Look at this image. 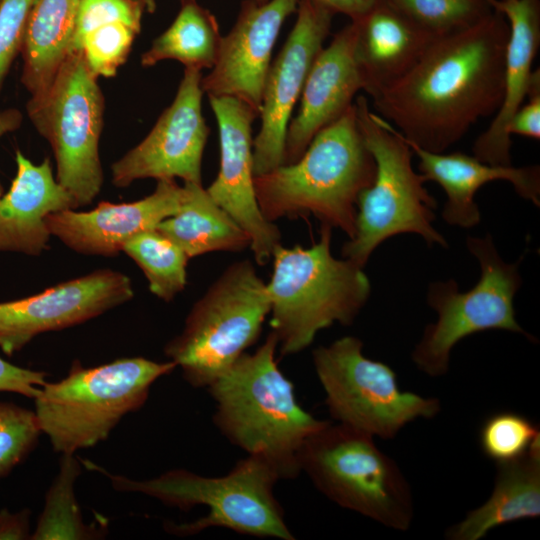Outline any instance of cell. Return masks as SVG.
Masks as SVG:
<instances>
[{"mask_svg":"<svg viewBox=\"0 0 540 540\" xmlns=\"http://www.w3.org/2000/svg\"><path fill=\"white\" fill-rule=\"evenodd\" d=\"M254 1L257 2L258 4H263L267 2L268 0H254Z\"/></svg>","mask_w":540,"mask_h":540,"instance_id":"b9f144b4","label":"cell"},{"mask_svg":"<svg viewBox=\"0 0 540 540\" xmlns=\"http://www.w3.org/2000/svg\"><path fill=\"white\" fill-rule=\"evenodd\" d=\"M180 210L157 230L188 258L210 252H239L251 245L249 234L208 194L202 184L184 182Z\"/></svg>","mask_w":540,"mask_h":540,"instance_id":"d4e9b609","label":"cell"},{"mask_svg":"<svg viewBox=\"0 0 540 540\" xmlns=\"http://www.w3.org/2000/svg\"><path fill=\"white\" fill-rule=\"evenodd\" d=\"M97 79L82 51H71L47 91L26 104L30 121L53 150L56 180L72 197L74 209L90 204L103 184L104 96Z\"/></svg>","mask_w":540,"mask_h":540,"instance_id":"30bf717a","label":"cell"},{"mask_svg":"<svg viewBox=\"0 0 540 540\" xmlns=\"http://www.w3.org/2000/svg\"><path fill=\"white\" fill-rule=\"evenodd\" d=\"M352 22L355 60L371 97L404 76L437 39L386 0Z\"/></svg>","mask_w":540,"mask_h":540,"instance_id":"603a6c76","label":"cell"},{"mask_svg":"<svg viewBox=\"0 0 540 540\" xmlns=\"http://www.w3.org/2000/svg\"><path fill=\"white\" fill-rule=\"evenodd\" d=\"M386 1L436 38L466 29L493 11L487 0Z\"/></svg>","mask_w":540,"mask_h":540,"instance_id":"f546056e","label":"cell"},{"mask_svg":"<svg viewBox=\"0 0 540 540\" xmlns=\"http://www.w3.org/2000/svg\"><path fill=\"white\" fill-rule=\"evenodd\" d=\"M82 463L109 478L118 491L143 493L182 510L197 505L208 508L207 515L195 521L166 522L165 529L171 534L191 536L211 527H222L260 538L295 539L274 495V486L281 479L261 456L247 455L220 477L174 469L140 481L111 474L89 460Z\"/></svg>","mask_w":540,"mask_h":540,"instance_id":"5b68a950","label":"cell"},{"mask_svg":"<svg viewBox=\"0 0 540 540\" xmlns=\"http://www.w3.org/2000/svg\"><path fill=\"white\" fill-rule=\"evenodd\" d=\"M539 439V425L511 411L490 415L479 432V445L483 454L495 463L522 456Z\"/></svg>","mask_w":540,"mask_h":540,"instance_id":"4dcf8cb0","label":"cell"},{"mask_svg":"<svg viewBox=\"0 0 540 540\" xmlns=\"http://www.w3.org/2000/svg\"><path fill=\"white\" fill-rule=\"evenodd\" d=\"M183 3H186V2H190V1H195V0H180Z\"/></svg>","mask_w":540,"mask_h":540,"instance_id":"7bdbcfd3","label":"cell"},{"mask_svg":"<svg viewBox=\"0 0 540 540\" xmlns=\"http://www.w3.org/2000/svg\"><path fill=\"white\" fill-rule=\"evenodd\" d=\"M466 245L480 266L476 285L460 292L457 283L449 279L432 283L427 293V302L438 317L425 327L411 358L430 377L447 373L453 347L472 334L499 329L536 341L515 316L513 300L522 283L519 261L505 262L489 233L482 238L468 236Z\"/></svg>","mask_w":540,"mask_h":540,"instance_id":"8fae6325","label":"cell"},{"mask_svg":"<svg viewBox=\"0 0 540 540\" xmlns=\"http://www.w3.org/2000/svg\"><path fill=\"white\" fill-rule=\"evenodd\" d=\"M143 11L136 0H80L69 52L79 50L88 32L111 22H124L141 31Z\"/></svg>","mask_w":540,"mask_h":540,"instance_id":"836d02e7","label":"cell"},{"mask_svg":"<svg viewBox=\"0 0 540 540\" xmlns=\"http://www.w3.org/2000/svg\"><path fill=\"white\" fill-rule=\"evenodd\" d=\"M375 170L354 103L313 137L298 160L255 176L254 189L268 221L314 216L351 239L358 196L372 184Z\"/></svg>","mask_w":540,"mask_h":540,"instance_id":"3957f363","label":"cell"},{"mask_svg":"<svg viewBox=\"0 0 540 540\" xmlns=\"http://www.w3.org/2000/svg\"><path fill=\"white\" fill-rule=\"evenodd\" d=\"M540 515V439L522 456L496 463L489 499L447 529L449 540H479L490 530Z\"/></svg>","mask_w":540,"mask_h":540,"instance_id":"cb8c5ba5","label":"cell"},{"mask_svg":"<svg viewBox=\"0 0 540 540\" xmlns=\"http://www.w3.org/2000/svg\"><path fill=\"white\" fill-rule=\"evenodd\" d=\"M270 313L267 286L250 260L231 264L191 308L165 355L193 387H208L259 338Z\"/></svg>","mask_w":540,"mask_h":540,"instance_id":"9c48e42d","label":"cell"},{"mask_svg":"<svg viewBox=\"0 0 540 540\" xmlns=\"http://www.w3.org/2000/svg\"><path fill=\"white\" fill-rule=\"evenodd\" d=\"M312 356L325 403L337 423L390 440L407 424L431 419L441 410L438 398L402 391L394 370L367 358L357 337L319 346Z\"/></svg>","mask_w":540,"mask_h":540,"instance_id":"7c38bea8","label":"cell"},{"mask_svg":"<svg viewBox=\"0 0 540 540\" xmlns=\"http://www.w3.org/2000/svg\"><path fill=\"white\" fill-rule=\"evenodd\" d=\"M296 22L271 63L262 97L261 126L253 138L255 176L284 164L285 139L293 108L311 66L329 35L333 13L313 0H299Z\"/></svg>","mask_w":540,"mask_h":540,"instance_id":"5bb4252c","label":"cell"},{"mask_svg":"<svg viewBox=\"0 0 540 540\" xmlns=\"http://www.w3.org/2000/svg\"><path fill=\"white\" fill-rule=\"evenodd\" d=\"M137 2H139L144 10L150 12V13H153L156 9V0H136Z\"/></svg>","mask_w":540,"mask_h":540,"instance_id":"60d3db41","label":"cell"},{"mask_svg":"<svg viewBox=\"0 0 540 540\" xmlns=\"http://www.w3.org/2000/svg\"><path fill=\"white\" fill-rule=\"evenodd\" d=\"M40 433L35 412L0 403V476L8 474L28 454Z\"/></svg>","mask_w":540,"mask_h":540,"instance_id":"d6a6232c","label":"cell"},{"mask_svg":"<svg viewBox=\"0 0 540 540\" xmlns=\"http://www.w3.org/2000/svg\"><path fill=\"white\" fill-rule=\"evenodd\" d=\"M183 188L175 179L157 181L153 193L128 203L101 202L90 211L66 209L46 216V226L74 251L114 256L135 235L156 229L181 207Z\"/></svg>","mask_w":540,"mask_h":540,"instance_id":"ac0fdd59","label":"cell"},{"mask_svg":"<svg viewBox=\"0 0 540 540\" xmlns=\"http://www.w3.org/2000/svg\"><path fill=\"white\" fill-rule=\"evenodd\" d=\"M133 295L128 276L104 269L30 297L0 303V348L11 356L35 336L95 318Z\"/></svg>","mask_w":540,"mask_h":540,"instance_id":"2e32d148","label":"cell"},{"mask_svg":"<svg viewBox=\"0 0 540 540\" xmlns=\"http://www.w3.org/2000/svg\"><path fill=\"white\" fill-rule=\"evenodd\" d=\"M219 130L220 167L206 189L250 236L255 262L262 266L281 244L279 228L262 214L254 189L252 123L259 116L231 96L208 95Z\"/></svg>","mask_w":540,"mask_h":540,"instance_id":"9a60e30c","label":"cell"},{"mask_svg":"<svg viewBox=\"0 0 540 540\" xmlns=\"http://www.w3.org/2000/svg\"><path fill=\"white\" fill-rule=\"evenodd\" d=\"M46 374L15 366L0 358V392H14L34 399Z\"/></svg>","mask_w":540,"mask_h":540,"instance_id":"d590c367","label":"cell"},{"mask_svg":"<svg viewBox=\"0 0 540 540\" xmlns=\"http://www.w3.org/2000/svg\"><path fill=\"white\" fill-rule=\"evenodd\" d=\"M277 349L271 331L254 353L242 354L207 388L221 434L247 455L265 458L282 480L299 475L302 446L328 421L300 406L293 383L278 367Z\"/></svg>","mask_w":540,"mask_h":540,"instance_id":"7a4b0ae2","label":"cell"},{"mask_svg":"<svg viewBox=\"0 0 540 540\" xmlns=\"http://www.w3.org/2000/svg\"><path fill=\"white\" fill-rule=\"evenodd\" d=\"M528 102L522 104L510 119L507 134L540 139V91L527 96Z\"/></svg>","mask_w":540,"mask_h":540,"instance_id":"8d00e7d4","label":"cell"},{"mask_svg":"<svg viewBox=\"0 0 540 540\" xmlns=\"http://www.w3.org/2000/svg\"><path fill=\"white\" fill-rule=\"evenodd\" d=\"M331 13H341L357 20L384 0H313Z\"/></svg>","mask_w":540,"mask_h":540,"instance_id":"74e56055","label":"cell"},{"mask_svg":"<svg viewBox=\"0 0 540 540\" xmlns=\"http://www.w3.org/2000/svg\"><path fill=\"white\" fill-rule=\"evenodd\" d=\"M355 25L338 31L323 47L306 78L297 115L288 125L284 164L298 160L313 137L340 118L354 103L363 81L355 55Z\"/></svg>","mask_w":540,"mask_h":540,"instance_id":"ffe728a7","label":"cell"},{"mask_svg":"<svg viewBox=\"0 0 540 540\" xmlns=\"http://www.w3.org/2000/svg\"><path fill=\"white\" fill-rule=\"evenodd\" d=\"M299 466L315 487L337 505L387 528L406 531L414 517L410 485L398 464L374 437L328 421L299 453Z\"/></svg>","mask_w":540,"mask_h":540,"instance_id":"ba28073f","label":"cell"},{"mask_svg":"<svg viewBox=\"0 0 540 540\" xmlns=\"http://www.w3.org/2000/svg\"><path fill=\"white\" fill-rule=\"evenodd\" d=\"M16 164V176L0 196V251L39 255L51 235L46 216L74 209V203L54 178L48 158L36 165L16 150Z\"/></svg>","mask_w":540,"mask_h":540,"instance_id":"7402d4cb","label":"cell"},{"mask_svg":"<svg viewBox=\"0 0 540 540\" xmlns=\"http://www.w3.org/2000/svg\"><path fill=\"white\" fill-rule=\"evenodd\" d=\"M74 454H63L60 471L47 493L44 510L31 539H88L94 529L82 521L73 485L80 473Z\"/></svg>","mask_w":540,"mask_h":540,"instance_id":"f1b7e54d","label":"cell"},{"mask_svg":"<svg viewBox=\"0 0 540 540\" xmlns=\"http://www.w3.org/2000/svg\"><path fill=\"white\" fill-rule=\"evenodd\" d=\"M177 368L175 362L121 358L97 367L74 361L68 375L40 386L35 415L56 452L74 454L109 436L128 413L146 402L153 383Z\"/></svg>","mask_w":540,"mask_h":540,"instance_id":"8992f818","label":"cell"},{"mask_svg":"<svg viewBox=\"0 0 540 540\" xmlns=\"http://www.w3.org/2000/svg\"><path fill=\"white\" fill-rule=\"evenodd\" d=\"M23 121L22 113L16 108L0 110V138L17 130ZM3 194V187L0 183V196Z\"/></svg>","mask_w":540,"mask_h":540,"instance_id":"ab89813d","label":"cell"},{"mask_svg":"<svg viewBox=\"0 0 540 540\" xmlns=\"http://www.w3.org/2000/svg\"><path fill=\"white\" fill-rule=\"evenodd\" d=\"M142 269L149 290L170 302L186 286L188 256L157 229L141 232L122 249Z\"/></svg>","mask_w":540,"mask_h":540,"instance_id":"83f0119b","label":"cell"},{"mask_svg":"<svg viewBox=\"0 0 540 540\" xmlns=\"http://www.w3.org/2000/svg\"><path fill=\"white\" fill-rule=\"evenodd\" d=\"M298 3L244 1L234 26L222 37L215 65L202 77L203 92L235 97L260 114L274 45L284 21L297 10Z\"/></svg>","mask_w":540,"mask_h":540,"instance_id":"e0dca14e","label":"cell"},{"mask_svg":"<svg viewBox=\"0 0 540 540\" xmlns=\"http://www.w3.org/2000/svg\"><path fill=\"white\" fill-rule=\"evenodd\" d=\"M80 0H35L21 49V82L31 97L52 84L70 51Z\"/></svg>","mask_w":540,"mask_h":540,"instance_id":"484cf974","label":"cell"},{"mask_svg":"<svg viewBox=\"0 0 540 540\" xmlns=\"http://www.w3.org/2000/svg\"><path fill=\"white\" fill-rule=\"evenodd\" d=\"M35 0H0V93L24 42Z\"/></svg>","mask_w":540,"mask_h":540,"instance_id":"e575fe53","label":"cell"},{"mask_svg":"<svg viewBox=\"0 0 540 540\" xmlns=\"http://www.w3.org/2000/svg\"><path fill=\"white\" fill-rule=\"evenodd\" d=\"M401 138L403 139L402 136ZM404 141L413 154L418 156V169L425 181L438 183L446 193L447 200L442 217L450 225L465 228L477 225L481 215L474 201L475 194L484 184L496 180L508 181L521 197L532 201L536 206L540 205L538 165L524 167L490 165L481 162L475 156L460 152L435 153Z\"/></svg>","mask_w":540,"mask_h":540,"instance_id":"44dd1931","label":"cell"},{"mask_svg":"<svg viewBox=\"0 0 540 540\" xmlns=\"http://www.w3.org/2000/svg\"><path fill=\"white\" fill-rule=\"evenodd\" d=\"M29 514L27 510L15 514L7 510L0 511V540L26 539L29 530Z\"/></svg>","mask_w":540,"mask_h":540,"instance_id":"f35d334b","label":"cell"},{"mask_svg":"<svg viewBox=\"0 0 540 540\" xmlns=\"http://www.w3.org/2000/svg\"><path fill=\"white\" fill-rule=\"evenodd\" d=\"M221 42L216 17L196 1L186 2L172 24L142 54L141 65L150 67L163 60H176L185 68H212Z\"/></svg>","mask_w":540,"mask_h":540,"instance_id":"4316f807","label":"cell"},{"mask_svg":"<svg viewBox=\"0 0 540 540\" xmlns=\"http://www.w3.org/2000/svg\"><path fill=\"white\" fill-rule=\"evenodd\" d=\"M332 228L321 225L320 239L308 248L279 244L266 284L270 325L281 355L299 353L334 323L350 325L366 304L371 285L363 268L331 252Z\"/></svg>","mask_w":540,"mask_h":540,"instance_id":"277c9868","label":"cell"},{"mask_svg":"<svg viewBox=\"0 0 540 540\" xmlns=\"http://www.w3.org/2000/svg\"><path fill=\"white\" fill-rule=\"evenodd\" d=\"M508 22L503 98L489 127L476 139L473 156L509 166L511 137L507 125L528 94L540 88V70H532L540 45V0H487Z\"/></svg>","mask_w":540,"mask_h":540,"instance_id":"d6986e66","label":"cell"},{"mask_svg":"<svg viewBox=\"0 0 540 540\" xmlns=\"http://www.w3.org/2000/svg\"><path fill=\"white\" fill-rule=\"evenodd\" d=\"M139 33L124 22H111L88 32L82 38L79 50L96 78H111L126 62Z\"/></svg>","mask_w":540,"mask_h":540,"instance_id":"1f68e13d","label":"cell"},{"mask_svg":"<svg viewBox=\"0 0 540 540\" xmlns=\"http://www.w3.org/2000/svg\"><path fill=\"white\" fill-rule=\"evenodd\" d=\"M508 35L507 20L493 10L435 39L404 76L372 97L375 110L404 140L443 153L498 110Z\"/></svg>","mask_w":540,"mask_h":540,"instance_id":"6da1fadb","label":"cell"},{"mask_svg":"<svg viewBox=\"0 0 540 540\" xmlns=\"http://www.w3.org/2000/svg\"><path fill=\"white\" fill-rule=\"evenodd\" d=\"M354 103L376 170L372 184L358 196L355 233L342 247L343 258L363 268L383 241L401 233L418 234L428 245L447 247L433 226L437 203L412 166L411 148L392 124L369 109L365 96Z\"/></svg>","mask_w":540,"mask_h":540,"instance_id":"52a82bcc","label":"cell"},{"mask_svg":"<svg viewBox=\"0 0 540 540\" xmlns=\"http://www.w3.org/2000/svg\"><path fill=\"white\" fill-rule=\"evenodd\" d=\"M201 81L200 70L185 68L171 105L148 135L112 164L115 186L127 187L144 178L202 184V157L210 129L202 114Z\"/></svg>","mask_w":540,"mask_h":540,"instance_id":"4fadbf2b","label":"cell"}]
</instances>
